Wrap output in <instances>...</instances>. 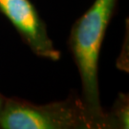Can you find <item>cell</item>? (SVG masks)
<instances>
[{"mask_svg": "<svg viewBox=\"0 0 129 129\" xmlns=\"http://www.w3.org/2000/svg\"><path fill=\"white\" fill-rule=\"evenodd\" d=\"M117 1L95 0L91 8L75 23L70 37V48L81 79V101L101 129L110 128V125L100 101L98 63L106 28Z\"/></svg>", "mask_w": 129, "mask_h": 129, "instance_id": "cell-1", "label": "cell"}, {"mask_svg": "<svg viewBox=\"0 0 129 129\" xmlns=\"http://www.w3.org/2000/svg\"><path fill=\"white\" fill-rule=\"evenodd\" d=\"M4 129H101L81 98L36 105L19 99H6L0 113Z\"/></svg>", "mask_w": 129, "mask_h": 129, "instance_id": "cell-2", "label": "cell"}, {"mask_svg": "<svg viewBox=\"0 0 129 129\" xmlns=\"http://www.w3.org/2000/svg\"><path fill=\"white\" fill-rule=\"evenodd\" d=\"M0 12L16 28L36 55L51 60L59 58V52L55 48L45 25L29 0H0Z\"/></svg>", "mask_w": 129, "mask_h": 129, "instance_id": "cell-3", "label": "cell"}, {"mask_svg": "<svg viewBox=\"0 0 129 129\" xmlns=\"http://www.w3.org/2000/svg\"><path fill=\"white\" fill-rule=\"evenodd\" d=\"M128 100L120 95L110 113L107 114L110 128H128Z\"/></svg>", "mask_w": 129, "mask_h": 129, "instance_id": "cell-4", "label": "cell"}, {"mask_svg": "<svg viewBox=\"0 0 129 129\" xmlns=\"http://www.w3.org/2000/svg\"><path fill=\"white\" fill-rule=\"evenodd\" d=\"M5 100H6V98H4L1 94H0V113H1V111L3 109V106H4V103H5Z\"/></svg>", "mask_w": 129, "mask_h": 129, "instance_id": "cell-5", "label": "cell"}]
</instances>
